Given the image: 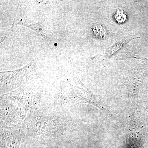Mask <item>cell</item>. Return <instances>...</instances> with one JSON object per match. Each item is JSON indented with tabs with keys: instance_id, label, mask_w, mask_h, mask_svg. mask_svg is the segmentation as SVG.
Listing matches in <instances>:
<instances>
[{
	"instance_id": "1",
	"label": "cell",
	"mask_w": 148,
	"mask_h": 148,
	"mask_svg": "<svg viewBox=\"0 0 148 148\" xmlns=\"http://www.w3.org/2000/svg\"><path fill=\"white\" fill-rule=\"evenodd\" d=\"M21 131L18 128L8 127L1 123V148H18Z\"/></svg>"
},
{
	"instance_id": "2",
	"label": "cell",
	"mask_w": 148,
	"mask_h": 148,
	"mask_svg": "<svg viewBox=\"0 0 148 148\" xmlns=\"http://www.w3.org/2000/svg\"><path fill=\"white\" fill-rule=\"evenodd\" d=\"M140 38L136 35H130L128 36L123 39L120 41L117 42L116 44L112 46L111 47L108 49L106 52V55L107 57H110L112 56L118 51L120 50L123 47L125 44L127 43L131 40L137 38Z\"/></svg>"
},
{
	"instance_id": "3",
	"label": "cell",
	"mask_w": 148,
	"mask_h": 148,
	"mask_svg": "<svg viewBox=\"0 0 148 148\" xmlns=\"http://www.w3.org/2000/svg\"><path fill=\"white\" fill-rule=\"evenodd\" d=\"M93 30L95 32V34H97L96 36L98 38H101L104 39L105 38L108 37V35L106 30L101 25L95 26L94 27Z\"/></svg>"
},
{
	"instance_id": "4",
	"label": "cell",
	"mask_w": 148,
	"mask_h": 148,
	"mask_svg": "<svg viewBox=\"0 0 148 148\" xmlns=\"http://www.w3.org/2000/svg\"><path fill=\"white\" fill-rule=\"evenodd\" d=\"M114 16L116 21L119 24L124 23L127 20V16L122 10H118Z\"/></svg>"
}]
</instances>
